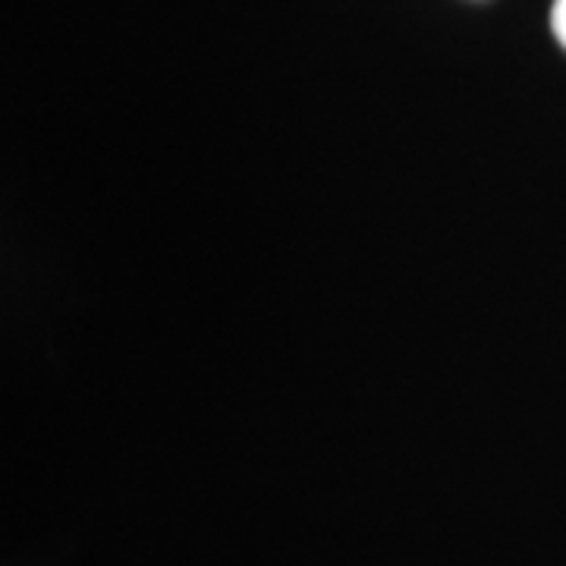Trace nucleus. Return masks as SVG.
<instances>
[{"label": "nucleus", "instance_id": "1", "mask_svg": "<svg viewBox=\"0 0 566 566\" xmlns=\"http://www.w3.org/2000/svg\"><path fill=\"white\" fill-rule=\"evenodd\" d=\"M551 29L557 41L566 48V0H554V10H551Z\"/></svg>", "mask_w": 566, "mask_h": 566}]
</instances>
